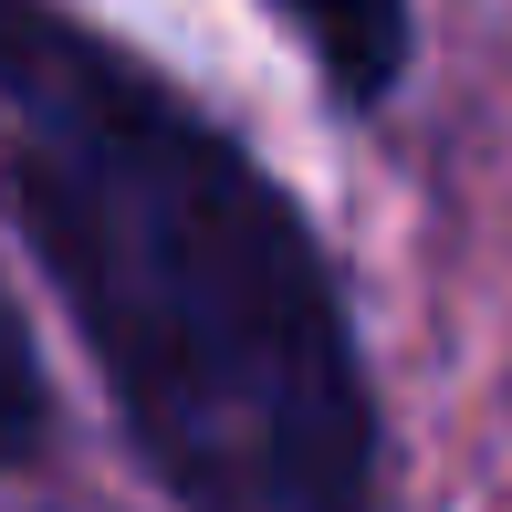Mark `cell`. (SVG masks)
I'll use <instances>...</instances> for the list:
<instances>
[{
    "instance_id": "obj_1",
    "label": "cell",
    "mask_w": 512,
    "mask_h": 512,
    "mask_svg": "<svg viewBox=\"0 0 512 512\" xmlns=\"http://www.w3.org/2000/svg\"><path fill=\"white\" fill-rule=\"evenodd\" d=\"M0 199L178 512H387V429L314 220L63 0H0Z\"/></svg>"
},
{
    "instance_id": "obj_2",
    "label": "cell",
    "mask_w": 512,
    "mask_h": 512,
    "mask_svg": "<svg viewBox=\"0 0 512 512\" xmlns=\"http://www.w3.org/2000/svg\"><path fill=\"white\" fill-rule=\"evenodd\" d=\"M293 21V42L314 53V74L335 84V105H387L418 53L408 0H272Z\"/></svg>"
},
{
    "instance_id": "obj_3",
    "label": "cell",
    "mask_w": 512,
    "mask_h": 512,
    "mask_svg": "<svg viewBox=\"0 0 512 512\" xmlns=\"http://www.w3.org/2000/svg\"><path fill=\"white\" fill-rule=\"evenodd\" d=\"M42 429H53V387H42L32 324H21V314H11V293H0V471L42 460Z\"/></svg>"
}]
</instances>
